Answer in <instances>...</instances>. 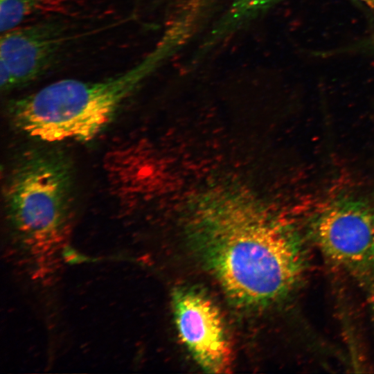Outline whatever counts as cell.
<instances>
[{
    "mask_svg": "<svg viewBox=\"0 0 374 374\" xmlns=\"http://www.w3.org/2000/svg\"><path fill=\"white\" fill-rule=\"evenodd\" d=\"M186 230L195 251L238 303L266 305L287 296L307 269L291 221L242 189L215 188L191 202Z\"/></svg>",
    "mask_w": 374,
    "mask_h": 374,
    "instance_id": "obj_1",
    "label": "cell"
},
{
    "mask_svg": "<svg viewBox=\"0 0 374 374\" xmlns=\"http://www.w3.org/2000/svg\"><path fill=\"white\" fill-rule=\"evenodd\" d=\"M145 62L100 80L63 79L12 101L8 113L26 135L46 142L87 141L114 118L146 74Z\"/></svg>",
    "mask_w": 374,
    "mask_h": 374,
    "instance_id": "obj_2",
    "label": "cell"
},
{
    "mask_svg": "<svg viewBox=\"0 0 374 374\" xmlns=\"http://www.w3.org/2000/svg\"><path fill=\"white\" fill-rule=\"evenodd\" d=\"M7 222L17 248L42 260L66 240L72 224V179L64 158L32 150L10 170L5 188Z\"/></svg>",
    "mask_w": 374,
    "mask_h": 374,
    "instance_id": "obj_3",
    "label": "cell"
},
{
    "mask_svg": "<svg viewBox=\"0 0 374 374\" xmlns=\"http://www.w3.org/2000/svg\"><path fill=\"white\" fill-rule=\"evenodd\" d=\"M73 13L35 20L1 33L0 86H25L57 69L108 26Z\"/></svg>",
    "mask_w": 374,
    "mask_h": 374,
    "instance_id": "obj_4",
    "label": "cell"
},
{
    "mask_svg": "<svg viewBox=\"0 0 374 374\" xmlns=\"http://www.w3.org/2000/svg\"><path fill=\"white\" fill-rule=\"evenodd\" d=\"M310 235L329 260L354 278L374 274V209L361 199L336 201L312 221Z\"/></svg>",
    "mask_w": 374,
    "mask_h": 374,
    "instance_id": "obj_5",
    "label": "cell"
},
{
    "mask_svg": "<svg viewBox=\"0 0 374 374\" xmlns=\"http://www.w3.org/2000/svg\"><path fill=\"white\" fill-rule=\"evenodd\" d=\"M172 308L179 335L199 366L212 373L230 372L231 347L216 305L199 290L180 287Z\"/></svg>",
    "mask_w": 374,
    "mask_h": 374,
    "instance_id": "obj_6",
    "label": "cell"
},
{
    "mask_svg": "<svg viewBox=\"0 0 374 374\" xmlns=\"http://www.w3.org/2000/svg\"><path fill=\"white\" fill-rule=\"evenodd\" d=\"M81 0H0V28L6 32L21 25L73 13Z\"/></svg>",
    "mask_w": 374,
    "mask_h": 374,
    "instance_id": "obj_7",
    "label": "cell"
},
{
    "mask_svg": "<svg viewBox=\"0 0 374 374\" xmlns=\"http://www.w3.org/2000/svg\"><path fill=\"white\" fill-rule=\"evenodd\" d=\"M367 3L370 7L374 8V0H361Z\"/></svg>",
    "mask_w": 374,
    "mask_h": 374,
    "instance_id": "obj_8",
    "label": "cell"
},
{
    "mask_svg": "<svg viewBox=\"0 0 374 374\" xmlns=\"http://www.w3.org/2000/svg\"><path fill=\"white\" fill-rule=\"evenodd\" d=\"M254 1H260V2L265 3V2L271 1L272 0H254Z\"/></svg>",
    "mask_w": 374,
    "mask_h": 374,
    "instance_id": "obj_9",
    "label": "cell"
}]
</instances>
